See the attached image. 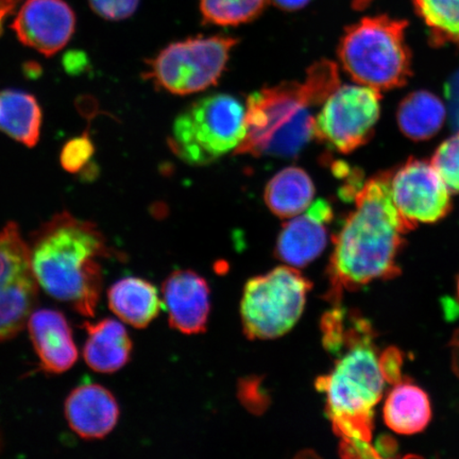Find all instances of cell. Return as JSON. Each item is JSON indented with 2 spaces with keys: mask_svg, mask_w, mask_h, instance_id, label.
<instances>
[{
  "mask_svg": "<svg viewBox=\"0 0 459 459\" xmlns=\"http://www.w3.org/2000/svg\"><path fill=\"white\" fill-rule=\"evenodd\" d=\"M342 309L324 318L325 346L342 353L329 376L318 378L326 397L333 429L342 439L346 456H376L371 443L373 409L380 402L388 377L372 343L369 324L352 316L350 326Z\"/></svg>",
  "mask_w": 459,
  "mask_h": 459,
  "instance_id": "cell-1",
  "label": "cell"
},
{
  "mask_svg": "<svg viewBox=\"0 0 459 459\" xmlns=\"http://www.w3.org/2000/svg\"><path fill=\"white\" fill-rule=\"evenodd\" d=\"M392 174L367 181L355 195V209L334 238L326 299L341 301L344 290H357L375 280L400 273L397 256L403 235L415 229L394 205L390 189Z\"/></svg>",
  "mask_w": 459,
  "mask_h": 459,
  "instance_id": "cell-2",
  "label": "cell"
},
{
  "mask_svg": "<svg viewBox=\"0 0 459 459\" xmlns=\"http://www.w3.org/2000/svg\"><path fill=\"white\" fill-rule=\"evenodd\" d=\"M29 249L39 285L84 317H93L102 290L100 260L112 256L94 223L63 212L33 233Z\"/></svg>",
  "mask_w": 459,
  "mask_h": 459,
  "instance_id": "cell-3",
  "label": "cell"
},
{
  "mask_svg": "<svg viewBox=\"0 0 459 459\" xmlns=\"http://www.w3.org/2000/svg\"><path fill=\"white\" fill-rule=\"evenodd\" d=\"M341 85L335 63L321 60L303 82H284L252 93L246 105V136L234 153L294 158L314 137L315 107Z\"/></svg>",
  "mask_w": 459,
  "mask_h": 459,
  "instance_id": "cell-4",
  "label": "cell"
},
{
  "mask_svg": "<svg viewBox=\"0 0 459 459\" xmlns=\"http://www.w3.org/2000/svg\"><path fill=\"white\" fill-rule=\"evenodd\" d=\"M406 27L405 21L386 15L365 17L349 26L338 48L344 72L358 84L378 91L405 85L411 74Z\"/></svg>",
  "mask_w": 459,
  "mask_h": 459,
  "instance_id": "cell-5",
  "label": "cell"
},
{
  "mask_svg": "<svg viewBox=\"0 0 459 459\" xmlns=\"http://www.w3.org/2000/svg\"><path fill=\"white\" fill-rule=\"evenodd\" d=\"M246 108L235 97H204L177 117L169 146L186 163L204 166L237 151L246 136Z\"/></svg>",
  "mask_w": 459,
  "mask_h": 459,
  "instance_id": "cell-6",
  "label": "cell"
},
{
  "mask_svg": "<svg viewBox=\"0 0 459 459\" xmlns=\"http://www.w3.org/2000/svg\"><path fill=\"white\" fill-rule=\"evenodd\" d=\"M312 284L295 267L281 266L249 281L245 287L242 320L250 340H273L301 317Z\"/></svg>",
  "mask_w": 459,
  "mask_h": 459,
  "instance_id": "cell-7",
  "label": "cell"
},
{
  "mask_svg": "<svg viewBox=\"0 0 459 459\" xmlns=\"http://www.w3.org/2000/svg\"><path fill=\"white\" fill-rule=\"evenodd\" d=\"M237 44V39L225 36L172 43L148 62L146 76L171 94L199 93L221 78Z\"/></svg>",
  "mask_w": 459,
  "mask_h": 459,
  "instance_id": "cell-8",
  "label": "cell"
},
{
  "mask_svg": "<svg viewBox=\"0 0 459 459\" xmlns=\"http://www.w3.org/2000/svg\"><path fill=\"white\" fill-rule=\"evenodd\" d=\"M381 91L366 85H340L315 118L314 137L341 153L371 139L380 118Z\"/></svg>",
  "mask_w": 459,
  "mask_h": 459,
  "instance_id": "cell-9",
  "label": "cell"
},
{
  "mask_svg": "<svg viewBox=\"0 0 459 459\" xmlns=\"http://www.w3.org/2000/svg\"><path fill=\"white\" fill-rule=\"evenodd\" d=\"M39 283L30 249L16 223L0 231V342L25 328L38 302Z\"/></svg>",
  "mask_w": 459,
  "mask_h": 459,
  "instance_id": "cell-10",
  "label": "cell"
},
{
  "mask_svg": "<svg viewBox=\"0 0 459 459\" xmlns=\"http://www.w3.org/2000/svg\"><path fill=\"white\" fill-rule=\"evenodd\" d=\"M394 204L411 225L443 220L451 210V192L432 163L411 160L392 174Z\"/></svg>",
  "mask_w": 459,
  "mask_h": 459,
  "instance_id": "cell-11",
  "label": "cell"
},
{
  "mask_svg": "<svg viewBox=\"0 0 459 459\" xmlns=\"http://www.w3.org/2000/svg\"><path fill=\"white\" fill-rule=\"evenodd\" d=\"M11 27L22 44L51 56L70 42L76 15L65 0H26Z\"/></svg>",
  "mask_w": 459,
  "mask_h": 459,
  "instance_id": "cell-12",
  "label": "cell"
},
{
  "mask_svg": "<svg viewBox=\"0 0 459 459\" xmlns=\"http://www.w3.org/2000/svg\"><path fill=\"white\" fill-rule=\"evenodd\" d=\"M332 218V206L325 199L316 200L306 212L290 218L275 247L280 260L295 268L312 263L325 248Z\"/></svg>",
  "mask_w": 459,
  "mask_h": 459,
  "instance_id": "cell-13",
  "label": "cell"
},
{
  "mask_svg": "<svg viewBox=\"0 0 459 459\" xmlns=\"http://www.w3.org/2000/svg\"><path fill=\"white\" fill-rule=\"evenodd\" d=\"M162 292L172 328L185 334L205 330L210 314V289L204 278L191 271L172 273L165 280Z\"/></svg>",
  "mask_w": 459,
  "mask_h": 459,
  "instance_id": "cell-14",
  "label": "cell"
},
{
  "mask_svg": "<svg viewBox=\"0 0 459 459\" xmlns=\"http://www.w3.org/2000/svg\"><path fill=\"white\" fill-rule=\"evenodd\" d=\"M27 325L43 370L60 375L72 368L78 359V349L65 315L39 309L31 314Z\"/></svg>",
  "mask_w": 459,
  "mask_h": 459,
  "instance_id": "cell-15",
  "label": "cell"
},
{
  "mask_svg": "<svg viewBox=\"0 0 459 459\" xmlns=\"http://www.w3.org/2000/svg\"><path fill=\"white\" fill-rule=\"evenodd\" d=\"M68 426L84 439H101L117 427L119 406L108 389L84 384L68 395L65 403Z\"/></svg>",
  "mask_w": 459,
  "mask_h": 459,
  "instance_id": "cell-16",
  "label": "cell"
},
{
  "mask_svg": "<svg viewBox=\"0 0 459 459\" xmlns=\"http://www.w3.org/2000/svg\"><path fill=\"white\" fill-rule=\"evenodd\" d=\"M88 331L83 357L91 369L100 373L117 372L131 357L132 342L125 326L114 319L95 325L85 324Z\"/></svg>",
  "mask_w": 459,
  "mask_h": 459,
  "instance_id": "cell-17",
  "label": "cell"
},
{
  "mask_svg": "<svg viewBox=\"0 0 459 459\" xmlns=\"http://www.w3.org/2000/svg\"><path fill=\"white\" fill-rule=\"evenodd\" d=\"M108 301L120 320L137 329L151 325L163 306L156 287L140 278H125L113 284Z\"/></svg>",
  "mask_w": 459,
  "mask_h": 459,
  "instance_id": "cell-18",
  "label": "cell"
},
{
  "mask_svg": "<svg viewBox=\"0 0 459 459\" xmlns=\"http://www.w3.org/2000/svg\"><path fill=\"white\" fill-rule=\"evenodd\" d=\"M315 186L307 172L290 166L278 172L265 188L264 199L274 215L292 218L313 204Z\"/></svg>",
  "mask_w": 459,
  "mask_h": 459,
  "instance_id": "cell-19",
  "label": "cell"
},
{
  "mask_svg": "<svg viewBox=\"0 0 459 459\" xmlns=\"http://www.w3.org/2000/svg\"><path fill=\"white\" fill-rule=\"evenodd\" d=\"M432 410L428 394L420 387L404 383L395 386L384 405V420L394 432L412 435L427 428Z\"/></svg>",
  "mask_w": 459,
  "mask_h": 459,
  "instance_id": "cell-20",
  "label": "cell"
},
{
  "mask_svg": "<svg viewBox=\"0 0 459 459\" xmlns=\"http://www.w3.org/2000/svg\"><path fill=\"white\" fill-rule=\"evenodd\" d=\"M42 111L36 97L17 90L0 91V130L27 147L37 145Z\"/></svg>",
  "mask_w": 459,
  "mask_h": 459,
  "instance_id": "cell-21",
  "label": "cell"
},
{
  "mask_svg": "<svg viewBox=\"0 0 459 459\" xmlns=\"http://www.w3.org/2000/svg\"><path fill=\"white\" fill-rule=\"evenodd\" d=\"M398 124L411 140L430 139L443 127L446 108L437 96L426 91H414L400 103Z\"/></svg>",
  "mask_w": 459,
  "mask_h": 459,
  "instance_id": "cell-22",
  "label": "cell"
},
{
  "mask_svg": "<svg viewBox=\"0 0 459 459\" xmlns=\"http://www.w3.org/2000/svg\"><path fill=\"white\" fill-rule=\"evenodd\" d=\"M433 42L459 44V0H414Z\"/></svg>",
  "mask_w": 459,
  "mask_h": 459,
  "instance_id": "cell-23",
  "label": "cell"
},
{
  "mask_svg": "<svg viewBox=\"0 0 459 459\" xmlns=\"http://www.w3.org/2000/svg\"><path fill=\"white\" fill-rule=\"evenodd\" d=\"M269 0H199L206 24L229 27L246 24L260 16Z\"/></svg>",
  "mask_w": 459,
  "mask_h": 459,
  "instance_id": "cell-24",
  "label": "cell"
},
{
  "mask_svg": "<svg viewBox=\"0 0 459 459\" xmlns=\"http://www.w3.org/2000/svg\"><path fill=\"white\" fill-rule=\"evenodd\" d=\"M432 165L451 193H459V132L441 143Z\"/></svg>",
  "mask_w": 459,
  "mask_h": 459,
  "instance_id": "cell-25",
  "label": "cell"
},
{
  "mask_svg": "<svg viewBox=\"0 0 459 459\" xmlns=\"http://www.w3.org/2000/svg\"><path fill=\"white\" fill-rule=\"evenodd\" d=\"M94 153V145L86 136L76 137L66 143L61 153V164L70 172H77L84 168Z\"/></svg>",
  "mask_w": 459,
  "mask_h": 459,
  "instance_id": "cell-26",
  "label": "cell"
},
{
  "mask_svg": "<svg viewBox=\"0 0 459 459\" xmlns=\"http://www.w3.org/2000/svg\"><path fill=\"white\" fill-rule=\"evenodd\" d=\"M89 4L102 19L122 21L135 13L140 0H89Z\"/></svg>",
  "mask_w": 459,
  "mask_h": 459,
  "instance_id": "cell-27",
  "label": "cell"
},
{
  "mask_svg": "<svg viewBox=\"0 0 459 459\" xmlns=\"http://www.w3.org/2000/svg\"><path fill=\"white\" fill-rule=\"evenodd\" d=\"M280 9L286 11H298L306 8L311 0H273Z\"/></svg>",
  "mask_w": 459,
  "mask_h": 459,
  "instance_id": "cell-28",
  "label": "cell"
},
{
  "mask_svg": "<svg viewBox=\"0 0 459 459\" xmlns=\"http://www.w3.org/2000/svg\"><path fill=\"white\" fill-rule=\"evenodd\" d=\"M371 2H372V0H353V8L355 10H363Z\"/></svg>",
  "mask_w": 459,
  "mask_h": 459,
  "instance_id": "cell-29",
  "label": "cell"
},
{
  "mask_svg": "<svg viewBox=\"0 0 459 459\" xmlns=\"http://www.w3.org/2000/svg\"><path fill=\"white\" fill-rule=\"evenodd\" d=\"M458 298H459V281H458Z\"/></svg>",
  "mask_w": 459,
  "mask_h": 459,
  "instance_id": "cell-30",
  "label": "cell"
}]
</instances>
